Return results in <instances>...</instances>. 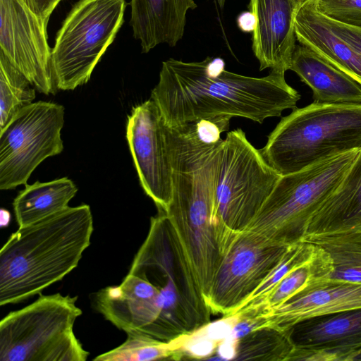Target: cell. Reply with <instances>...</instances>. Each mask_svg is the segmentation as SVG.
Returning <instances> with one entry per match:
<instances>
[{
    "label": "cell",
    "mask_w": 361,
    "mask_h": 361,
    "mask_svg": "<svg viewBox=\"0 0 361 361\" xmlns=\"http://www.w3.org/2000/svg\"><path fill=\"white\" fill-rule=\"evenodd\" d=\"M13 202L16 222L22 227L54 214L68 206L78 188L68 178L25 184Z\"/></svg>",
    "instance_id": "ffe728a7"
},
{
    "label": "cell",
    "mask_w": 361,
    "mask_h": 361,
    "mask_svg": "<svg viewBox=\"0 0 361 361\" xmlns=\"http://www.w3.org/2000/svg\"><path fill=\"white\" fill-rule=\"evenodd\" d=\"M317 11L341 23L361 27V0H314Z\"/></svg>",
    "instance_id": "4316f807"
},
{
    "label": "cell",
    "mask_w": 361,
    "mask_h": 361,
    "mask_svg": "<svg viewBox=\"0 0 361 361\" xmlns=\"http://www.w3.org/2000/svg\"><path fill=\"white\" fill-rule=\"evenodd\" d=\"M126 139L140 185L158 210L166 212L172 199V166L166 124L151 98L133 108Z\"/></svg>",
    "instance_id": "8fae6325"
},
{
    "label": "cell",
    "mask_w": 361,
    "mask_h": 361,
    "mask_svg": "<svg viewBox=\"0 0 361 361\" xmlns=\"http://www.w3.org/2000/svg\"><path fill=\"white\" fill-rule=\"evenodd\" d=\"M361 229V149L336 191L312 218L303 241Z\"/></svg>",
    "instance_id": "d6986e66"
},
{
    "label": "cell",
    "mask_w": 361,
    "mask_h": 361,
    "mask_svg": "<svg viewBox=\"0 0 361 361\" xmlns=\"http://www.w3.org/2000/svg\"><path fill=\"white\" fill-rule=\"evenodd\" d=\"M64 107L38 101L19 111L0 131V189L27 184L47 158L63 149Z\"/></svg>",
    "instance_id": "9c48e42d"
},
{
    "label": "cell",
    "mask_w": 361,
    "mask_h": 361,
    "mask_svg": "<svg viewBox=\"0 0 361 361\" xmlns=\"http://www.w3.org/2000/svg\"><path fill=\"white\" fill-rule=\"evenodd\" d=\"M332 31L361 56V27L341 23L325 16Z\"/></svg>",
    "instance_id": "83f0119b"
},
{
    "label": "cell",
    "mask_w": 361,
    "mask_h": 361,
    "mask_svg": "<svg viewBox=\"0 0 361 361\" xmlns=\"http://www.w3.org/2000/svg\"><path fill=\"white\" fill-rule=\"evenodd\" d=\"M255 19L252 51L259 70L285 73L296 47L294 20L298 7L293 0H250Z\"/></svg>",
    "instance_id": "5bb4252c"
},
{
    "label": "cell",
    "mask_w": 361,
    "mask_h": 361,
    "mask_svg": "<svg viewBox=\"0 0 361 361\" xmlns=\"http://www.w3.org/2000/svg\"><path fill=\"white\" fill-rule=\"evenodd\" d=\"M93 229L87 204L19 227L0 251V305L24 301L63 279L78 265Z\"/></svg>",
    "instance_id": "7a4b0ae2"
},
{
    "label": "cell",
    "mask_w": 361,
    "mask_h": 361,
    "mask_svg": "<svg viewBox=\"0 0 361 361\" xmlns=\"http://www.w3.org/2000/svg\"><path fill=\"white\" fill-rule=\"evenodd\" d=\"M289 246L240 233L222 257L207 305L212 314H233L279 262Z\"/></svg>",
    "instance_id": "30bf717a"
},
{
    "label": "cell",
    "mask_w": 361,
    "mask_h": 361,
    "mask_svg": "<svg viewBox=\"0 0 361 361\" xmlns=\"http://www.w3.org/2000/svg\"><path fill=\"white\" fill-rule=\"evenodd\" d=\"M150 98L166 125L176 127L233 117L262 123L295 109L300 94L286 82L283 73L243 75L226 71L222 59L208 56L195 62L172 58L163 61Z\"/></svg>",
    "instance_id": "6da1fadb"
},
{
    "label": "cell",
    "mask_w": 361,
    "mask_h": 361,
    "mask_svg": "<svg viewBox=\"0 0 361 361\" xmlns=\"http://www.w3.org/2000/svg\"><path fill=\"white\" fill-rule=\"evenodd\" d=\"M361 149V104L314 102L282 117L260 152L281 176Z\"/></svg>",
    "instance_id": "3957f363"
},
{
    "label": "cell",
    "mask_w": 361,
    "mask_h": 361,
    "mask_svg": "<svg viewBox=\"0 0 361 361\" xmlns=\"http://www.w3.org/2000/svg\"><path fill=\"white\" fill-rule=\"evenodd\" d=\"M0 51V131L23 108L32 103L35 87Z\"/></svg>",
    "instance_id": "cb8c5ba5"
},
{
    "label": "cell",
    "mask_w": 361,
    "mask_h": 361,
    "mask_svg": "<svg viewBox=\"0 0 361 361\" xmlns=\"http://www.w3.org/2000/svg\"><path fill=\"white\" fill-rule=\"evenodd\" d=\"M360 150L334 156L300 171L281 176L243 232L286 246L302 242L312 218L339 186Z\"/></svg>",
    "instance_id": "5b68a950"
},
{
    "label": "cell",
    "mask_w": 361,
    "mask_h": 361,
    "mask_svg": "<svg viewBox=\"0 0 361 361\" xmlns=\"http://www.w3.org/2000/svg\"><path fill=\"white\" fill-rule=\"evenodd\" d=\"M34 13L32 0H19Z\"/></svg>",
    "instance_id": "1f68e13d"
},
{
    "label": "cell",
    "mask_w": 361,
    "mask_h": 361,
    "mask_svg": "<svg viewBox=\"0 0 361 361\" xmlns=\"http://www.w3.org/2000/svg\"><path fill=\"white\" fill-rule=\"evenodd\" d=\"M10 222V214L6 210H1V226L6 227Z\"/></svg>",
    "instance_id": "4dcf8cb0"
},
{
    "label": "cell",
    "mask_w": 361,
    "mask_h": 361,
    "mask_svg": "<svg viewBox=\"0 0 361 361\" xmlns=\"http://www.w3.org/2000/svg\"><path fill=\"white\" fill-rule=\"evenodd\" d=\"M78 296L43 295L0 322V361H85L73 331Z\"/></svg>",
    "instance_id": "52a82bcc"
},
{
    "label": "cell",
    "mask_w": 361,
    "mask_h": 361,
    "mask_svg": "<svg viewBox=\"0 0 361 361\" xmlns=\"http://www.w3.org/2000/svg\"><path fill=\"white\" fill-rule=\"evenodd\" d=\"M237 25L240 30L245 32L254 31L255 19L251 11H243L237 18Z\"/></svg>",
    "instance_id": "f546056e"
},
{
    "label": "cell",
    "mask_w": 361,
    "mask_h": 361,
    "mask_svg": "<svg viewBox=\"0 0 361 361\" xmlns=\"http://www.w3.org/2000/svg\"><path fill=\"white\" fill-rule=\"evenodd\" d=\"M289 70L311 88L314 102L361 104V85L306 46L296 45Z\"/></svg>",
    "instance_id": "e0dca14e"
},
{
    "label": "cell",
    "mask_w": 361,
    "mask_h": 361,
    "mask_svg": "<svg viewBox=\"0 0 361 361\" xmlns=\"http://www.w3.org/2000/svg\"><path fill=\"white\" fill-rule=\"evenodd\" d=\"M350 361H361V349L353 356Z\"/></svg>",
    "instance_id": "d6a6232c"
},
{
    "label": "cell",
    "mask_w": 361,
    "mask_h": 361,
    "mask_svg": "<svg viewBox=\"0 0 361 361\" xmlns=\"http://www.w3.org/2000/svg\"><path fill=\"white\" fill-rule=\"evenodd\" d=\"M296 39L361 85V56L336 35L325 16L315 6L314 0L305 3L294 20Z\"/></svg>",
    "instance_id": "ac0fdd59"
},
{
    "label": "cell",
    "mask_w": 361,
    "mask_h": 361,
    "mask_svg": "<svg viewBox=\"0 0 361 361\" xmlns=\"http://www.w3.org/2000/svg\"><path fill=\"white\" fill-rule=\"evenodd\" d=\"M127 338L119 346L99 355L94 361H152L163 360H181L173 339L163 341L149 335L130 331Z\"/></svg>",
    "instance_id": "603a6c76"
},
{
    "label": "cell",
    "mask_w": 361,
    "mask_h": 361,
    "mask_svg": "<svg viewBox=\"0 0 361 361\" xmlns=\"http://www.w3.org/2000/svg\"><path fill=\"white\" fill-rule=\"evenodd\" d=\"M361 307V284L325 279L311 283L283 304L262 312L265 328L288 331L306 319Z\"/></svg>",
    "instance_id": "9a60e30c"
},
{
    "label": "cell",
    "mask_w": 361,
    "mask_h": 361,
    "mask_svg": "<svg viewBox=\"0 0 361 361\" xmlns=\"http://www.w3.org/2000/svg\"><path fill=\"white\" fill-rule=\"evenodd\" d=\"M47 23L19 0H0V51L38 92L54 94Z\"/></svg>",
    "instance_id": "7c38bea8"
},
{
    "label": "cell",
    "mask_w": 361,
    "mask_h": 361,
    "mask_svg": "<svg viewBox=\"0 0 361 361\" xmlns=\"http://www.w3.org/2000/svg\"><path fill=\"white\" fill-rule=\"evenodd\" d=\"M331 270L330 257L318 246L314 255L284 276L262 305L253 311L264 312L283 304L311 283L327 279Z\"/></svg>",
    "instance_id": "7402d4cb"
},
{
    "label": "cell",
    "mask_w": 361,
    "mask_h": 361,
    "mask_svg": "<svg viewBox=\"0 0 361 361\" xmlns=\"http://www.w3.org/2000/svg\"><path fill=\"white\" fill-rule=\"evenodd\" d=\"M158 211L129 273L159 293L162 312L156 338L170 341L210 323L212 313L188 277L166 213Z\"/></svg>",
    "instance_id": "277c9868"
},
{
    "label": "cell",
    "mask_w": 361,
    "mask_h": 361,
    "mask_svg": "<svg viewBox=\"0 0 361 361\" xmlns=\"http://www.w3.org/2000/svg\"><path fill=\"white\" fill-rule=\"evenodd\" d=\"M287 361H350L361 349V307L312 317L289 330Z\"/></svg>",
    "instance_id": "4fadbf2b"
},
{
    "label": "cell",
    "mask_w": 361,
    "mask_h": 361,
    "mask_svg": "<svg viewBox=\"0 0 361 361\" xmlns=\"http://www.w3.org/2000/svg\"><path fill=\"white\" fill-rule=\"evenodd\" d=\"M293 348L288 330L264 328L238 340L233 360L287 361Z\"/></svg>",
    "instance_id": "d4e9b609"
},
{
    "label": "cell",
    "mask_w": 361,
    "mask_h": 361,
    "mask_svg": "<svg viewBox=\"0 0 361 361\" xmlns=\"http://www.w3.org/2000/svg\"><path fill=\"white\" fill-rule=\"evenodd\" d=\"M126 0H79L63 20L51 49L58 90L86 84L124 22Z\"/></svg>",
    "instance_id": "ba28073f"
},
{
    "label": "cell",
    "mask_w": 361,
    "mask_h": 361,
    "mask_svg": "<svg viewBox=\"0 0 361 361\" xmlns=\"http://www.w3.org/2000/svg\"><path fill=\"white\" fill-rule=\"evenodd\" d=\"M323 249L332 270L327 279L361 284V229L320 235L304 240Z\"/></svg>",
    "instance_id": "44dd1931"
},
{
    "label": "cell",
    "mask_w": 361,
    "mask_h": 361,
    "mask_svg": "<svg viewBox=\"0 0 361 361\" xmlns=\"http://www.w3.org/2000/svg\"><path fill=\"white\" fill-rule=\"evenodd\" d=\"M61 0H32L34 13L48 22L51 14Z\"/></svg>",
    "instance_id": "f1b7e54d"
},
{
    "label": "cell",
    "mask_w": 361,
    "mask_h": 361,
    "mask_svg": "<svg viewBox=\"0 0 361 361\" xmlns=\"http://www.w3.org/2000/svg\"><path fill=\"white\" fill-rule=\"evenodd\" d=\"M221 8H223L226 2V0H215Z\"/></svg>",
    "instance_id": "e575fe53"
},
{
    "label": "cell",
    "mask_w": 361,
    "mask_h": 361,
    "mask_svg": "<svg viewBox=\"0 0 361 361\" xmlns=\"http://www.w3.org/2000/svg\"><path fill=\"white\" fill-rule=\"evenodd\" d=\"M293 1L298 7V9H299V8L300 6H302L305 3H306L309 1H311V0H293Z\"/></svg>",
    "instance_id": "836d02e7"
},
{
    "label": "cell",
    "mask_w": 361,
    "mask_h": 361,
    "mask_svg": "<svg viewBox=\"0 0 361 361\" xmlns=\"http://www.w3.org/2000/svg\"><path fill=\"white\" fill-rule=\"evenodd\" d=\"M317 250V245L305 241L289 246L279 262L234 314L257 310L283 277L309 261Z\"/></svg>",
    "instance_id": "484cf974"
},
{
    "label": "cell",
    "mask_w": 361,
    "mask_h": 361,
    "mask_svg": "<svg viewBox=\"0 0 361 361\" xmlns=\"http://www.w3.org/2000/svg\"><path fill=\"white\" fill-rule=\"evenodd\" d=\"M280 177L241 128L227 133L220 154L214 204L222 255L255 217Z\"/></svg>",
    "instance_id": "8992f818"
},
{
    "label": "cell",
    "mask_w": 361,
    "mask_h": 361,
    "mask_svg": "<svg viewBox=\"0 0 361 361\" xmlns=\"http://www.w3.org/2000/svg\"><path fill=\"white\" fill-rule=\"evenodd\" d=\"M130 25L142 51L156 46L174 47L183 38L188 10L197 7L194 0H131Z\"/></svg>",
    "instance_id": "2e32d148"
}]
</instances>
